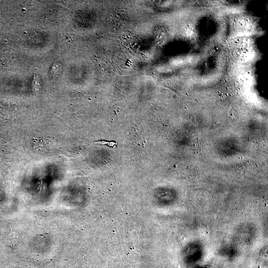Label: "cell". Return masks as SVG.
<instances>
[{"mask_svg": "<svg viewBox=\"0 0 268 268\" xmlns=\"http://www.w3.org/2000/svg\"><path fill=\"white\" fill-rule=\"evenodd\" d=\"M94 143L101 145H106L109 147L113 148V149H114L117 146V143L114 141H105V140H100V141H98L94 142Z\"/></svg>", "mask_w": 268, "mask_h": 268, "instance_id": "obj_1", "label": "cell"}]
</instances>
